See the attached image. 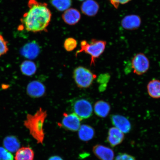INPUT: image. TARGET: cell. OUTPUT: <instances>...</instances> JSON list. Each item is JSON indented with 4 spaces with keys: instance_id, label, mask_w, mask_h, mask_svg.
<instances>
[{
    "instance_id": "1",
    "label": "cell",
    "mask_w": 160,
    "mask_h": 160,
    "mask_svg": "<svg viewBox=\"0 0 160 160\" xmlns=\"http://www.w3.org/2000/svg\"><path fill=\"white\" fill-rule=\"evenodd\" d=\"M28 11L21 19L24 28L32 32L37 33L47 29L51 21L52 14L45 3L36 0H29Z\"/></svg>"
},
{
    "instance_id": "2",
    "label": "cell",
    "mask_w": 160,
    "mask_h": 160,
    "mask_svg": "<svg viewBox=\"0 0 160 160\" xmlns=\"http://www.w3.org/2000/svg\"><path fill=\"white\" fill-rule=\"evenodd\" d=\"M47 116V111L40 108L34 114H28L24 122V125L38 144H43L45 138L43 125Z\"/></svg>"
},
{
    "instance_id": "3",
    "label": "cell",
    "mask_w": 160,
    "mask_h": 160,
    "mask_svg": "<svg viewBox=\"0 0 160 160\" xmlns=\"http://www.w3.org/2000/svg\"><path fill=\"white\" fill-rule=\"evenodd\" d=\"M106 45V42L102 40L92 39L89 42L83 40L81 42V49L76 52V56L77 57L79 53L84 52L91 56V66L95 65L96 59L104 52Z\"/></svg>"
},
{
    "instance_id": "4",
    "label": "cell",
    "mask_w": 160,
    "mask_h": 160,
    "mask_svg": "<svg viewBox=\"0 0 160 160\" xmlns=\"http://www.w3.org/2000/svg\"><path fill=\"white\" fill-rule=\"evenodd\" d=\"M73 78L78 87L87 88L92 85L97 75L87 68L79 66L74 70Z\"/></svg>"
},
{
    "instance_id": "5",
    "label": "cell",
    "mask_w": 160,
    "mask_h": 160,
    "mask_svg": "<svg viewBox=\"0 0 160 160\" xmlns=\"http://www.w3.org/2000/svg\"><path fill=\"white\" fill-rule=\"evenodd\" d=\"M73 113L81 120L89 118L93 113V107L88 100L80 99L76 100L72 104Z\"/></svg>"
},
{
    "instance_id": "6",
    "label": "cell",
    "mask_w": 160,
    "mask_h": 160,
    "mask_svg": "<svg viewBox=\"0 0 160 160\" xmlns=\"http://www.w3.org/2000/svg\"><path fill=\"white\" fill-rule=\"evenodd\" d=\"M131 65L133 73L140 76L148 71L150 62L144 54L140 53L136 54L132 59Z\"/></svg>"
},
{
    "instance_id": "7",
    "label": "cell",
    "mask_w": 160,
    "mask_h": 160,
    "mask_svg": "<svg viewBox=\"0 0 160 160\" xmlns=\"http://www.w3.org/2000/svg\"><path fill=\"white\" fill-rule=\"evenodd\" d=\"M63 118L61 123H59L60 127L68 131L75 132L78 131L81 127V120L74 113L63 114Z\"/></svg>"
},
{
    "instance_id": "8",
    "label": "cell",
    "mask_w": 160,
    "mask_h": 160,
    "mask_svg": "<svg viewBox=\"0 0 160 160\" xmlns=\"http://www.w3.org/2000/svg\"><path fill=\"white\" fill-rule=\"evenodd\" d=\"M41 49L38 44L36 41H32L26 44L21 50V54L29 59H33L39 54Z\"/></svg>"
},
{
    "instance_id": "9",
    "label": "cell",
    "mask_w": 160,
    "mask_h": 160,
    "mask_svg": "<svg viewBox=\"0 0 160 160\" xmlns=\"http://www.w3.org/2000/svg\"><path fill=\"white\" fill-rule=\"evenodd\" d=\"M112 124L124 133L129 132L131 129V125L129 120L123 116L119 115H111Z\"/></svg>"
},
{
    "instance_id": "10",
    "label": "cell",
    "mask_w": 160,
    "mask_h": 160,
    "mask_svg": "<svg viewBox=\"0 0 160 160\" xmlns=\"http://www.w3.org/2000/svg\"><path fill=\"white\" fill-rule=\"evenodd\" d=\"M27 93L32 98H39L42 97L46 92V88L43 84L39 81H33L28 84Z\"/></svg>"
},
{
    "instance_id": "11",
    "label": "cell",
    "mask_w": 160,
    "mask_h": 160,
    "mask_svg": "<svg viewBox=\"0 0 160 160\" xmlns=\"http://www.w3.org/2000/svg\"><path fill=\"white\" fill-rule=\"evenodd\" d=\"M93 152L100 160H113L115 153L113 150L103 145L98 144L94 146Z\"/></svg>"
},
{
    "instance_id": "12",
    "label": "cell",
    "mask_w": 160,
    "mask_h": 160,
    "mask_svg": "<svg viewBox=\"0 0 160 160\" xmlns=\"http://www.w3.org/2000/svg\"><path fill=\"white\" fill-rule=\"evenodd\" d=\"M124 133L115 127L109 130L107 141L112 147H115L122 142L124 139Z\"/></svg>"
},
{
    "instance_id": "13",
    "label": "cell",
    "mask_w": 160,
    "mask_h": 160,
    "mask_svg": "<svg viewBox=\"0 0 160 160\" xmlns=\"http://www.w3.org/2000/svg\"><path fill=\"white\" fill-rule=\"evenodd\" d=\"M81 15L78 10L74 8L68 9L64 12L62 15V18L68 25H74L81 19Z\"/></svg>"
},
{
    "instance_id": "14",
    "label": "cell",
    "mask_w": 160,
    "mask_h": 160,
    "mask_svg": "<svg viewBox=\"0 0 160 160\" xmlns=\"http://www.w3.org/2000/svg\"><path fill=\"white\" fill-rule=\"evenodd\" d=\"M99 9L98 4L94 0H86L81 6L82 12L90 17H93L97 14Z\"/></svg>"
},
{
    "instance_id": "15",
    "label": "cell",
    "mask_w": 160,
    "mask_h": 160,
    "mask_svg": "<svg viewBox=\"0 0 160 160\" xmlns=\"http://www.w3.org/2000/svg\"><path fill=\"white\" fill-rule=\"evenodd\" d=\"M141 21V19L138 16L128 15L122 20V25L126 29H135L140 27Z\"/></svg>"
},
{
    "instance_id": "16",
    "label": "cell",
    "mask_w": 160,
    "mask_h": 160,
    "mask_svg": "<svg viewBox=\"0 0 160 160\" xmlns=\"http://www.w3.org/2000/svg\"><path fill=\"white\" fill-rule=\"evenodd\" d=\"M94 110L96 115L98 117L105 118L108 115L111 111V106L107 102L100 100L95 103Z\"/></svg>"
},
{
    "instance_id": "17",
    "label": "cell",
    "mask_w": 160,
    "mask_h": 160,
    "mask_svg": "<svg viewBox=\"0 0 160 160\" xmlns=\"http://www.w3.org/2000/svg\"><path fill=\"white\" fill-rule=\"evenodd\" d=\"M79 139L83 141H88L93 138L95 134V130L91 126L87 125L81 126L78 130Z\"/></svg>"
},
{
    "instance_id": "18",
    "label": "cell",
    "mask_w": 160,
    "mask_h": 160,
    "mask_svg": "<svg viewBox=\"0 0 160 160\" xmlns=\"http://www.w3.org/2000/svg\"><path fill=\"white\" fill-rule=\"evenodd\" d=\"M148 93L154 99L160 98V81L153 79L149 82L147 86Z\"/></svg>"
},
{
    "instance_id": "19",
    "label": "cell",
    "mask_w": 160,
    "mask_h": 160,
    "mask_svg": "<svg viewBox=\"0 0 160 160\" xmlns=\"http://www.w3.org/2000/svg\"><path fill=\"white\" fill-rule=\"evenodd\" d=\"M34 153L31 148L22 147L16 152L15 160H33Z\"/></svg>"
},
{
    "instance_id": "20",
    "label": "cell",
    "mask_w": 160,
    "mask_h": 160,
    "mask_svg": "<svg viewBox=\"0 0 160 160\" xmlns=\"http://www.w3.org/2000/svg\"><path fill=\"white\" fill-rule=\"evenodd\" d=\"M20 69L23 75L30 77L35 74L37 71V67L34 62L26 60L21 63Z\"/></svg>"
},
{
    "instance_id": "21",
    "label": "cell",
    "mask_w": 160,
    "mask_h": 160,
    "mask_svg": "<svg viewBox=\"0 0 160 160\" xmlns=\"http://www.w3.org/2000/svg\"><path fill=\"white\" fill-rule=\"evenodd\" d=\"M3 145L6 149L12 152H17L20 146L18 140L13 136L6 137L3 141Z\"/></svg>"
},
{
    "instance_id": "22",
    "label": "cell",
    "mask_w": 160,
    "mask_h": 160,
    "mask_svg": "<svg viewBox=\"0 0 160 160\" xmlns=\"http://www.w3.org/2000/svg\"><path fill=\"white\" fill-rule=\"evenodd\" d=\"M51 3L53 7L59 11H65L72 5V0H51Z\"/></svg>"
},
{
    "instance_id": "23",
    "label": "cell",
    "mask_w": 160,
    "mask_h": 160,
    "mask_svg": "<svg viewBox=\"0 0 160 160\" xmlns=\"http://www.w3.org/2000/svg\"><path fill=\"white\" fill-rule=\"evenodd\" d=\"M77 41L75 39L72 38H68L64 42V48L67 52L72 51L77 48Z\"/></svg>"
},
{
    "instance_id": "24",
    "label": "cell",
    "mask_w": 160,
    "mask_h": 160,
    "mask_svg": "<svg viewBox=\"0 0 160 160\" xmlns=\"http://www.w3.org/2000/svg\"><path fill=\"white\" fill-rule=\"evenodd\" d=\"M8 42L0 34V57L6 54L9 51Z\"/></svg>"
},
{
    "instance_id": "25",
    "label": "cell",
    "mask_w": 160,
    "mask_h": 160,
    "mask_svg": "<svg viewBox=\"0 0 160 160\" xmlns=\"http://www.w3.org/2000/svg\"><path fill=\"white\" fill-rule=\"evenodd\" d=\"M0 160H14L13 155L5 148L0 147Z\"/></svg>"
},
{
    "instance_id": "26",
    "label": "cell",
    "mask_w": 160,
    "mask_h": 160,
    "mask_svg": "<svg viewBox=\"0 0 160 160\" xmlns=\"http://www.w3.org/2000/svg\"><path fill=\"white\" fill-rule=\"evenodd\" d=\"M115 160H136L133 156L126 153H120L118 155Z\"/></svg>"
},
{
    "instance_id": "27",
    "label": "cell",
    "mask_w": 160,
    "mask_h": 160,
    "mask_svg": "<svg viewBox=\"0 0 160 160\" xmlns=\"http://www.w3.org/2000/svg\"><path fill=\"white\" fill-rule=\"evenodd\" d=\"M131 0H110V2L115 8H118L120 4H125Z\"/></svg>"
},
{
    "instance_id": "28",
    "label": "cell",
    "mask_w": 160,
    "mask_h": 160,
    "mask_svg": "<svg viewBox=\"0 0 160 160\" xmlns=\"http://www.w3.org/2000/svg\"><path fill=\"white\" fill-rule=\"evenodd\" d=\"M48 160H63V159L59 156H53L50 157Z\"/></svg>"
},
{
    "instance_id": "29",
    "label": "cell",
    "mask_w": 160,
    "mask_h": 160,
    "mask_svg": "<svg viewBox=\"0 0 160 160\" xmlns=\"http://www.w3.org/2000/svg\"><path fill=\"white\" fill-rule=\"evenodd\" d=\"M78 1H85V0H78Z\"/></svg>"
}]
</instances>
